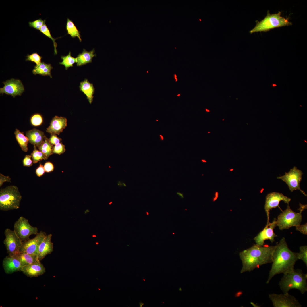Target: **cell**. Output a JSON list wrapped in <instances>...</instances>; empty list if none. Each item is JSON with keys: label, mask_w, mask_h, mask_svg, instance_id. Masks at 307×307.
I'll return each mask as SVG.
<instances>
[{"label": "cell", "mask_w": 307, "mask_h": 307, "mask_svg": "<svg viewBox=\"0 0 307 307\" xmlns=\"http://www.w3.org/2000/svg\"><path fill=\"white\" fill-rule=\"evenodd\" d=\"M30 155H26L23 160V164L24 166L30 167L33 164Z\"/></svg>", "instance_id": "36"}, {"label": "cell", "mask_w": 307, "mask_h": 307, "mask_svg": "<svg viewBox=\"0 0 307 307\" xmlns=\"http://www.w3.org/2000/svg\"><path fill=\"white\" fill-rule=\"evenodd\" d=\"M22 196L18 187L7 186L0 190V209L7 211L18 209Z\"/></svg>", "instance_id": "4"}, {"label": "cell", "mask_w": 307, "mask_h": 307, "mask_svg": "<svg viewBox=\"0 0 307 307\" xmlns=\"http://www.w3.org/2000/svg\"><path fill=\"white\" fill-rule=\"evenodd\" d=\"M43 167L45 171L47 173L53 171L54 169L53 164L49 161L46 162L44 165Z\"/></svg>", "instance_id": "38"}, {"label": "cell", "mask_w": 307, "mask_h": 307, "mask_svg": "<svg viewBox=\"0 0 307 307\" xmlns=\"http://www.w3.org/2000/svg\"><path fill=\"white\" fill-rule=\"evenodd\" d=\"M281 12L279 11L277 13L271 14L268 11L266 16L260 21H256V25L249 32L252 34L258 32H267L276 28L292 25V23L288 19L281 16Z\"/></svg>", "instance_id": "5"}, {"label": "cell", "mask_w": 307, "mask_h": 307, "mask_svg": "<svg viewBox=\"0 0 307 307\" xmlns=\"http://www.w3.org/2000/svg\"><path fill=\"white\" fill-rule=\"evenodd\" d=\"M36 147L34 146L33 150L30 155L33 163H36L43 159H47L43 153L38 150Z\"/></svg>", "instance_id": "28"}, {"label": "cell", "mask_w": 307, "mask_h": 307, "mask_svg": "<svg viewBox=\"0 0 307 307\" xmlns=\"http://www.w3.org/2000/svg\"><path fill=\"white\" fill-rule=\"evenodd\" d=\"M26 61H30L34 62L38 65L40 64L41 62L42 57L40 56L37 53H34L30 55H28L26 56Z\"/></svg>", "instance_id": "31"}, {"label": "cell", "mask_w": 307, "mask_h": 307, "mask_svg": "<svg viewBox=\"0 0 307 307\" xmlns=\"http://www.w3.org/2000/svg\"><path fill=\"white\" fill-rule=\"evenodd\" d=\"M299 211V213L294 211L288 204L286 209L278 216L276 219L277 226L282 230L300 225L302 221V213L303 211Z\"/></svg>", "instance_id": "6"}, {"label": "cell", "mask_w": 307, "mask_h": 307, "mask_svg": "<svg viewBox=\"0 0 307 307\" xmlns=\"http://www.w3.org/2000/svg\"><path fill=\"white\" fill-rule=\"evenodd\" d=\"M175 78L176 79V75H175Z\"/></svg>", "instance_id": "51"}, {"label": "cell", "mask_w": 307, "mask_h": 307, "mask_svg": "<svg viewBox=\"0 0 307 307\" xmlns=\"http://www.w3.org/2000/svg\"><path fill=\"white\" fill-rule=\"evenodd\" d=\"M45 171L43 166L40 164L36 170V173L38 176L40 177L44 174Z\"/></svg>", "instance_id": "40"}, {"label": "cell", "mask_w": 307, "mask_h": 307, "mask_svg": "<svg viewBox=\"0 0 307 307\" xmlns=\"http://www.w3.org/2000/svg\"><path fill=\"white\" fill-rule=\"evenodd\" d=\"M303 174L301 170L298 169L296 167L294 166L291 169L289 172H285L284 175L278 177L277 178L285 182L291 192L299 190L305 196H307V195L300 187V183L302 179Z\"/></svg>", "instance_id": "7"}, {"label": "cell", "mask_w": 307, "mask_h": 307, "mask_svg": "<svg viewBox=\"0 0 307 307\" xmlns=\"http://www.w3.org/2000/svg\"><path fill=\"white\" fill-rule=\"evenodd\" d=\"M176 194H177L179 196H180L181 198L182 199V198H184V196L183 194V193H181L179 192H177Z\"/></svg>", "instance_id": "41"}, {"label": "cell", "mask_w": 307, "mask_h": 307, "mask_svg": "<svg viewBox=\"0 0 307 307\" xmlns=\"http://www.w3.org/2000/svg\"><path fill=\"white\" fill-rule=\"evenodd\" d=\"M276 245L260 246L254 244L239 253L242 263L241 273L250 272L261 265L271 263Z\"/></svg>", "instance_id": "2"}, {"label": "cell", "mask_w": 307, "mask_h": 307, "mask_svg": "<svg viewBox=\"0 0 307 307\" xmlns=\"http://www.w3.org/2000/svg\"><path fill=\"white\" fill-rule=\"evenodd\" d=\"M66 29L68 34L70 35L73 38L77 37L80 42L82 41L80 32L73 22L69 18H67V20Z\"/></svg>", "instance_id": "26"}, {"label": "cell", "mask_w": 307, "mask_h": 307, "mask_svg": "<svg viewBox=\"0 0 307 307\" xmlns=\"http://www.w3.org/2000/svg\"><path fill=\"white\" fill-rule=\"evenodd\" d=\"M65 151V146L61 142L53 146V154H56L60 155L64 153Z\"/></svg>", "instance_id": "33"}, {"label": "cell", "mask_w": 307, "mask_h": 307, "mask_svg": "<svg viewBox=\"0 0 307 307\" xmlns=\"http://www.w3.org/2000/svg\"><path fill=\"white\" fill-rule=\"evenodd\" d=\"M94 53V49L89 51L83 49L82 52L78 54L76 57L77 66H82L91 63L93 58L96 56Z\"/></svg>", "instance_id": "21"}, {"label": "cell", "mask_w": 307, "mask_h": 307, "mask_svg": "<svg viewBox=\"0 0 307 307\" xmlns=\"http://www.w3.org/2000/svg\"><path fill=\"white\" fill-rule=\"evenodd\" d=\"M4 86L0 88V93L5 94L14 98L17 95L21 96L24 91V86L19 79L11 78L3 82Z\"/></svg>", "instance_id": "14"}, {"label": "cell", "mask_w": 307, "mask_h": 307, "mask_svg": "<svg viewBox=\"0 0 307 307\" xmlns=\"http://www.w3.org/2000/svg\"><path fill=\"white\" fill-rule=\"evenodd\" d=\"M2 265L5 273L7 274L21 271L23 267L20 261L16 256L9 255L3 259Z\"/></svg>", "instance_id": "15"}, {"label": "cell", "mask_w": 307, "mask_h": 307, "mask_svg": "<svg viewBox=\"0 0 307 307\" xmlns=\"http://www.w3.org/2000/svg\"><path fill=\"white\" fill-rule=\"evenodd\" d=\"M49 142L53 145H56L61 142L62 139L58 137L56 134H51L50 138L48 139Z\"/></svg>", "instance_id": "35"}, {"label": "cell", "mask_w": 307, "mask_h": 307, "mask_svg": "<svg viewBox=\"0 0 307 307\" xmlns=\"http://www.w3.org/2000/svg\"><path fill=\"white\" fill-rule=\"evenodd\" d=\"M307 274L301 269H294L291 272L283 274L279 285L284 294L289 293L290 290L295 289L303 294L307 291Z\"/></svg>", "instance_id": "3"}, {"label": "cell", "mask_w": 307, "mask_h": 307, "mask_svg": "<svg viewBox=\"0 0 307 307\" xmlns=\"http://www.w3.org/2000/svg\"><path fill=\"white\" fill-rule=\"evenodd\" d=\"M269 297L274 307H302L298 300L294 296L289 293H272L269 295Z\"/></svg>", "instance_id": "10"}, {"label": "cell", "mask_w": 307, "mask_h": 307, "mask_svg": "<svg viewBox=\"0 0 307 307\" xmlns=\"http://www.w3.org/2000/svg\"><path fill=\"white\" fill-rule=\"evenodd\" d=\"M144 303H142V302H141V301H140V302H139V305H140V307H142V306H143V305H144Z\"/></svg>", "instance_id": "42"}, {"label": "cell", "mask_w": 307, "mask_h": 307, "mask_svg": "<svg viewBox=\"0 0 307 307\" xmlns=\"http://www.w3.org/2000/svg\"><path fill=\"white\" fill-rule=\"evenodd\" d=\"M45 232L41 231L33 238L23 242L20 252L29 254L37 256L39 246L47 235Z\"/></svg>", "instance_id": "12"}, {"label": "cell", "mask_w": 307, "mask_h": 307, "mask_svg": "<svg viewBox=\"0 0 307 307\" xmlns=\"http://www.w3.org/2000/svg\"><path fill=\"white\" fill-rule=\"evenodd\" d=\"M160 136H161V139H162V140H163V136H162V135H160Z\"/></svg>", "instance_id": "46"}, {"label": "cell", "mask_w": 307, "mask_h": 307, "mask_svg": "<svg viewBox=\"0 0 307 307\" xmlns=\"http://www.w3.org/2000/svg\"><path fill=\"white\" fill-rule=\"evenodd\" d=\"M53 68L51 64H47L42 62L39 65L34 66L32 72L34 75L38 74L43 76H49L51 78H52L51 70Z\"/></svg>", "instance_id": "22"}, {"label": "cell", "mask_w": 307, "mask_h": 307, "mask_svg": "<svg viewBox=\"0 0 307 307\" xmlns=\"http://www.w3.org/2000/svg\"><path fill=\"white\" fill-rule=\"evenodd\" d=\"M61 58L62 61L59 62V64L64 66L66 70H67L70 67H73L74 64L76 63V58L73 57L71 56L70 51L67 55L61 56Z\"/></svg>", "instance_id": "27"}, {"label": "cell", "mask_w": 307, "mask_h": 307, "mask_svg": "<svg viewBox=\"0 0 307 307\" xmlns=\"http://www.w3.org/2000/svg\"><path fill=\"white\" fill-rule=\"evenodd\" d=\"M26 135L29 142L37 147L43 143L46 136L43 132L35 128L27 131Z\"/></svg>", "instance_id": "19"}, {"label": "cell", "mask_w": 307, "mask_h": 307, "mask_svg": "<svg viewBox=\"0 0 307 307\" xmlns=\"http://www.w3.org/2000/svg\"><path fill=\"white\" fill-rule=\"evenodd\" d=\"M67 119L62 117L55 116L52 119L46 132L51 134L59 135L67 126Z\"/></svg>", "instance_id": "16"}, {"label": "cell", "mask_w": 307, "mask_h": 307, "mask_svg": "<svg viewBox=\"0 0 307 307\" xmlns=\"http://www.w3.org/2000/svg\"><path fill=\"white\" fill-rule=\"evenodd\" d=\"M21 271L28 277H36L43 274L45 269L40 262L23 267Z\"/></svg>", "instance_id": "18"}, {"label": "cell", "mask_w": 307, "mask_h": 307, "mask_svg": "<svg viewBox=\"0 0 307 307\" xmlns=\"http://www.w3.org/2000/svg\"><path fill=\"white\" fill-rule=\"evenodd\" d=\"M206 111L207 112H210V111H209V110H208V109H206Z\"/></svg>", "instance_id": "44"}, {"label": "cell", "mask_w": 307, "mask_h": 307, "mask_svg": "<svg viewBox=\"0 0 307 307\" xmlns=\"http://www.w3.org/2000/svg\"><path fill=\"white\" fill-rule=\"evenodd\" d=\"M43 122L42 116L39 114H35L31 117L30 122L32 125L34 126L40 125Z\"/></svg>", "instance_id": "32"}, {"label": "cell", "mask_w": 307, "mask_h": 307, "mask_svg": "<svg viewBox=\"0 0 307 307\" xmlns=\"http://www.w3.org/2000/svg\"><path fill=\"white\" fill-rule=\"evenodd\" d=\"M233 170V169H231V170H230V171H232V170Z\"/></svg>", "instance_id": "52"}, {"label": "cell", "mask_w": 307, "mask_h": 307, "mask_svg": "<svg viewBox=\"0 0 307 307\" xmlns=\"http://www.w3.org/2000/svg\"><path fill=\"white\" fill-rule=\"evenodd\" d=\"M291 200L290 198L284 195L281 193L273 192L268 194L266 197L264 205V209L267 217V223L269 222L270 211L271 210L277 207L281 210L279 206L280 202L283 201L289 204Z\"/></svg>", "instance_id": "11"}, {"label": "cell", "mask_w": 307, "mask_h": 307, "mask_svg": "<svg viewBox=\"0 0 307 307\" xmlns=\"http://www.w3.org/2000/svg\"><path fill=\"white\" fill-rule=\"evenodd\" d=\"M15 256L20 261L23 267L40 262L37 256L20 252Z\"/></svg>", "instance_id": "23"}, {"label": "cell", "mask_w": 307, "mask_h": 307, "mask_svg": "<svg viewBox=\"0 0 307 307\" xmlns=\"http://www.w3.org/2000/svg\"><path fill=\"white\" fill-rule=\"evenodd\" d=\"M276 245L271 267L266 282L267 284L275 275L293 271L295 263L298 260V253L293 252L289 248L284 237Z\"/></svg>", "instance_id": "1"}, {"label": "cell", "mask_w": 307, "mask_h": 307, "mask_svg": "<svg viewBox=\"0 0 307 307\" xmlns=\"http://www.w3.org/2000/svg\"><path fill=\"white\" fill-rule=\"evenodd\" d=\"M11 178L9 176H5L0 173V186L1 187L3 184L5 182H11Z\"/></svg>", "instance_id": "39"}, {"label": "cell", "mask_w": 307, "mask_h": 307, "mask_svg": "<svg viewBox=\"0 0 307 307\" xmlns=\"http://www.w3.org/2000/svg\"><path fill=\"white\" fill-rule=\"evenodd\" d=\"M297 231H299L302 233L304 235L307 234V223L302 225H300L296 227Z\"/></svg>", "instance_id": "37"}, {"label": "cell", "mask_w": 307, "mask_h": 307, "mask_svg": "<svg viewBox=\"0 0 307 307\" xmlns=\"http://www.w3.org/2000/svg\"><path fill=\"white\" fill-rule=\"evenodd\" d=\"M16 139L22 150L26 152L28 150V144L29 142L27 136H25L23 132H21L16 129L14 132Z\"/></svg>", "instance_id": "24"}, {"label": "cell", "mask_w": 307, "mask_h": 307, "mask_svg": "<svg viewBox=\"0 0 307 307\" xmlns=\"http://www.w3.org/2000/svg\"><path fill=\"white\" fill-rule=\"evenodd\" d=\"M277 86V85H276V84H273V87H275V86Z\"/></svg>", "instance_id": "48"}, {"label": "cell", "mask_w": 307, "mask_h": 307, "mask_svg": "<svg viewBox=\"0 0 307 307\" xmlns=\"http://www.w3.org/2000/svg\"><path fill=\"white\" fill-rule=\"evenodd\" d=\"M79 87L80 90L86 96L88 102L91 104L93 101L95 92L93 84L90 83L87 79H85L80 82Z\"/></svg>", "instance_id": "20"}, {"label": "cell", "mask_w": 307, "mask_h": 307, "mask_svg": "<svg viewBox=\"0 0 307 307\" xmlns=\"http://www.w3.org/2000/svg\"><path fill=\"white\" fill-rule=\"evenodd\" d=\"M277 226L276 219L274 218L272 223H267L264 228L255 237L254 240L256 244L260 246H263L264 241L269 240L271 243L275 241V238L277 236L274 233L273 230Z\"/></svg>", "instance_id": "13"}, {"label": "cell", "mask_w": 307, "mask_h": 307, "mask_svg": "<svg viewBox=\"0 0 307 307\" xmlns=\"http://www.w3.org/2000/svg\"><path fill=\"white\" fill-rule=\"evenodd\" d=\"M176 81H177V78H176Z\"/></svg>", "instance_id": "54"}, {"label": "cell", "mask_w": 307, "mask_h": 307, "mask_svg": "<svg viewBox=\"0 0 307 307\" xmlns=\"http://www.w3.org/2000/svg\"><path fill=\"white\" fill-rule=\"evenodd\" d=\"M300 252L298 253V260H301L307 266V246L305 245L301 246L299 248Z\"/></svg>", "instance_id": "30"}, {"label": "cell", "mask_w": 307, "mask_h": 307, "mask_svg": "<svg viewBox=\"0 0 307 307\" xmlns=\"http://www.w3.org/2000/svg\"><path fill=\"white\" fill-rule=\"evenodd\" d=\"M180 95V94H179L177 95V96H179Z\"/></svg>", "instance_id": "53"}, {"label": "cell", "mask_w": 307, "mask_h": 307, "mask_svg": "<svg viewBox=\"0 0 307 307\" xmlns=\"http://www.w3.org/2000/svg\"><path fill=\"white\" fill-rule=\"evenodd\" d=\"M40 31L45 35L46 36L52 40L53 43V46L54 48V54H57V51L56 49V47L57 46V44L55 41L57 38H54L51 36L50 31L48 28V27L46 25L45 23L44 24L41 26L39 30Z\"/></svg>", "instance_id": "29"}, {"label": "cell", "mask_w": 307, "mask_h": 307, "mask_svg": "<svg viewBox=\"0 0 307 307\" xmlns=\"http://www.w3.org/2000/svg\"><path fill=\"white\" fill-rule=\"evenodd\" d=\"M14 230L23 242L29 239L31 235H36L38 233V228L31 225L28 220L23 216H21L15 223Z\"/></svg>", "instance_id": "8"}, {"label": "cell", "mask_w": 307, "mask_h": 307, "mask_svg": "<svg viewBox=\"0 0 307 307\" xmlns=\"http://www.w3.org/2000/svg\"><path fill=\"white\" fill-rule=\"evenodd\" d=\"M179 290L180 291H182V289L181 288H179Z\"/></svg>", "instance_id": "45"}, {"label": "cell", "mask_w": 307, "mask_h": 307, "mask_svg": "<svg viewBox=\"0 0 307 307\" xmlns=\"http://www.w3.org/2000/svg\"><path fill=\"white\" fill-rule=\"evenodd\" d=\"M218 193L217 192L216 193V197H218Z\"/></svg>", "instance_id": "47"}, {"label": "cell", "mask_w": 307, "mask_h": 307, "mask_svg": "<svg viewBox=\"0 0 307 307\" xmlns=\"http://www.w3.org/2000/svg\"><path fill=\"white\" fill-rule=\"evenodd\" d=\"M45 22V20L40 18L32 22H29L30 26L39 30Z\"/></svg>", "instance_id": "34"}, {"label": "cell", "mask_w": 307, "mask_h": 307, "mask_svg": "<svg viewBox=\"0 0 307 307\" xmlns=\"http://www.w3.org/2000/svg\"><path fill=\"white\" fill-rule=\"evenodd\" d=\"M52 235H47L40 244L38 248V256L40 261L53 251V244L51 241Z\"/></svg>", "instance_id": "17"}, {"label": "cell", "mask_w": 307, "mask_h": 307, "mask_svg": "<svg viewBox=\"0 0 307 307\" xmlns=\"http://www.w3.org/2000/svg\"><path fill=\"white\" fill-rule=\"evenodd\" d=\"M4 234L5 237L3 243L8 255L15 256L20 253L23 242L14 230L7 228L5 231Z\"/></svg>", "instance_id": "9"}, {"label": "cell", "mask_w": 307, "mask_h": 307, "mask_svg": "<svg viewBox=\"0 0 307 307\" xmlns=\"http://www.w3.org/2000/svg\"><path fill=\"white\" fill-rule=\"evenodd\" d=\"M53 145L49 142L48 138L46 136L41 144L38 147L39 150L44 155L47 159L53 154Z\"/></svg>", "instance_id": "25"}, {"label": "cell", "mask_w": 307, "mask_h": 307, "mask_svg": "<svg viewBox=\"0 0 307 307\" xmlns=\"http://www.w3.org/2000/svg\"><path fill=\"white\" fill-rule=\"evenodd\" d=\"M217 198V197H215L214 199V200H215Z\"/></svg>", "instance_id": "50"}, {"label": "cell", "mask_w": 307, "mask_h": 307, "mask_svg": "<svg viewBox=\"0 0 307 307\" xmlns=\"http://www.w3.org/2000/svg\"><path fill=\"white\" fill-rule=\"evenodd\" d=\"M202 161L203 162H206V161L205 160H204L202 159Z\"/></svg>", "instance_id": "43"}, {"label": "cell", "mask_w": 307, "mask_h": 307, "mask_svg": "<svg viewBox=\"0 0 307 307\" xmlns=\"http://www.w3.org/2000/svg\"><path fill=\"white\" fill-rule=\"evenodd\" d=\"M146 214L147 215H149V213L148 212H146Z\"/></svg>", "instance_id": "49"}]
</instances>
